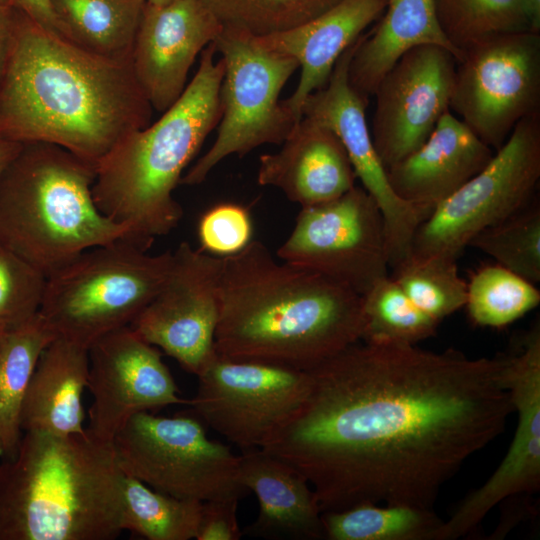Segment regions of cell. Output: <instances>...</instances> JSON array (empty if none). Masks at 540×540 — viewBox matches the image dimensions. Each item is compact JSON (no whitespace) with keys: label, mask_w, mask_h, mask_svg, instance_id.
Here are the masks:
<instances>
[{"label":"cell","mask_w":540,"mask_h":540,"mask_svg":"<svg viewBox=\"0 0 540 540\" xmlns=\"http://www.w3.org/2000/svg\"><path fill=\"white\" fill-rule=\"evenodd\" d=\"M57 336L38 313L20 327L5 333L0 342V452L15 457L23 431V400L43 350Z\"/></svg>","instance_id":"4316f807"},{"label":"cell","mask_w":540,"mask_h":540,"mask_svg":"<svg viewBox=\"0 0 540 540\" xmlns=\"http://www.w3.org/2000/svg\"><path fill=\"white\" fill-rule=\"evenodd\" d=\"M450 109L497 151L518 122L540 112V33L499 34L465 48Z\"/></svg>","instance_id":"8fae6325"},{"label":"cell","mask_w":540,"mask_h":540,"mask_svg":"<svg viewBox=\"0 0 540 540\" xmlns=\"http://www.w3.org/2000/svg\"><path fill=\"white\" fill-rule=\"evenodd\" d=\"M505 356L359 341L308 370L307 394L262 450L294 467L321 511L433 507L514 412Z\"/></svg>","instance_id":"6da1fadb"},{"label":"cell","mask_w":540,"mask_h":540,"mask_svg":"<svg viewBox=\"0 0 540 540\" xmlns=\"http://www.w3.org/2000/svg\"><path fill=\"white\" fill-rule=\"evenodd\" d=\"M23 143L0 137V177L10 162L16 157Z\"/></svg>","instance_id":"60d3db41"},{"label":"cell","mask_w":540,"mask_h":540,"mask_svg":"<svg viewBox=\"0 0 540 540\" xmlns=\"http://www.w3.org/2000/svg\"><path fill=\"white\" fill-rule=\"evenodd\" d=\"M3 335H4V334H1V333H0V342H1V340H2Z\"/></svg>","instance_id":"ee69618b"},{"label":"cell","mask_w":540,"mask_h":540,"mask_svg":"<svg viewBox=\"0 0 540 540\" xmlns=\"http://www.w3.org/2000/svg\"><path fill=\"white\" fill-rule=\"evenodd\" d=\"M362 333V296L347 286L276 261L257 240L222 257L218 355L308 371Z\"/></svg>","instance_id":"3957f363"},{"label":"cell","mask_w":540,"mask_h":540,"mask_svg":"<svg viewBox=\"0 0 540 540\" xmlns=\"http://www.w3.org/2000/svg\"><path fill=\"white\" fill-rule=\"evenodd\" d=\"M69 41L102 57L132 60L145 0H50Z\"/></svg>","instance_id":"484cf974"},{"label":"cell","mask_w":540,"mask_h":540,"mask_svg":"<svg viewBox=\"0 0 540 540\" xmlns=\"http://www.w3.org/2000/svg\"><path fill=\"white\" fill-rule=\"evenodd\" d=\"M277 256L361 296L388 276L390 267L381 211L371 195L356 185L334 200L302 208Z\"/></svg>","instance_id":"4fadbf2b"},{"label":"cell","mask_w":540,"mask_h":540,"mask_svg":"<svg viewBox=\"0 0 540 540\" xmlns=\"http://www.w3.org/2000/svg\"><path fill=\"white\" fill-rule=\"evenodd\" d=\"M493 155V149L449 110L420 147L386 169L387 177L399 198L431 213Z\"/></svg>","instance_id":"ffe728a7"},{"label":"cell","mask_w":540,"mask_h":540,"mask_svg":"<svg viewBox=\"0 0 540 540\" xmlns=\"http://www.w3.org/2000/svg\"><path fill=\"white\" fill-rule=\"evenodd\" d=\"M363 333L368 343L416 345L440 325L422 312L391 276L379 279L362 295Z\"/></svg>","instance_id":"f546056e"},{"label":"cell","mask_w":540,"mask_h":540,"mask_svg":"<svg viewBox=\"0 0 540 540\" xmlns=\"http://www.w3.org/2000/svg\"><path fill=\"white\" fill-rule=\"evenodd\" d=\"M0 3L25 14L51 34L69 41L53 11L50 0H0Z\"/></svg>","instance_id":"f35d334b"},{"label":"cell","mask_w":540,"mask_h":540,"mask_svg":"<svg viewBox=\"0 0 540 540\" xmlns=\"http://www.w3.org/2000/svg\"><path fill=\"white\" fill-rule=\"evenodd\" d=\"M121 238L89 248L47 277L39 310L57 337L89 347L130 324L153 299L172 252L152 255Z\"/></svg>","instance_id":"52a82bcc"},{"label":"cell","mask_w":540,"mask_h":540,"mask_svg":"<svg viewBox=\"0 0 540 540\" xmlns=\"http://www.w3.org/2000/svg\"><path fill=\"white\" fill-rule=\"evenodd\" d=\"M531 31L540 33V0H525Z\"/></svg>","instance_id":"b9f144b4"},{"label":"cell","mask_w":540,"mask_h":540,"mask_svg":"<svg viewBox=\"0 0 540 540\" xmlns=\"http://www.w3.org/2000/svg\"><path fill=\"white\" fill-rule=\"evenodd\" d=\"M123 480L112 442L87 429L24 432L0 463V540L115 539Z\"/></svg>","instance_id":"277c9868"},{"label":"cell","mask_w":540,"mask_h":540,"mask_svg":"<svg viewBox=\"0 0 540 540\" xmlns=\"http://www.w3.org/2000/svg\"><path fill=\"white\" fill-rule=\"evenodd\" d=\"M356 175L337 135L302 117L276 153L261 155L257 181L280 189L302 208L334 200L355 186Z\"/></svg>","instance_id":"44dd1931"},{"label":"cell","mask_w":540,"mask_h":540,"mask_svg":"<svg viewBox=\"0 0 540 540\" xmlns=\"http://www.w3.org/2000/svg\"><path fill=\"white\" fill-rule=\"evenodd\" d=\"M535 284L499 265H485L467 282L465 306L471 321L482 327H504L536 308Z\"/></svg>","instance_id":"4dcf8cb0"},{"label":"cell","mask_w":540,"mask_h":540,"mask_svg":"<svg viewBox=\"0 0 540 540\" xmlns=\"http://www.w3.org/2000/svg\"><path fill=\"white\" fill-rule=\"evenodd\" d=\"M145 1H146V3L154 5V6H163V5L170 4V3L174 2V1H177V0H145Z\"/></svg>","instance_id":"7bdbcfd3"},{"label":"cell","mask_w":540,"mask_h":540,"mask_svg":"<svg viewBox=\"0 0 540 540\" xmlns=\"http://www.w3.org/2000/svg\"><path fill=\"white\" fill-rule=\"evenodd\" d=\"M15 10L0 3V75L7 62L14 30Z\"/></svg>","instance_id":"ab89813d"},{"label":"cell","mask_w":540,"mask_h":540,"mask_svg":"<svg viewBox=\"0 0 540 540\" xmlns=\"http://www.w3.org/2000/svg\"><path fill=\"white\" fill-rule=\"evenodd\" d=\"M384 11L377 26L360 36L348 67L350 85L367 100L398 59L415 47L441 46L457 62L461 59L441 28L436 0H386Z\"/></svg>","instance_id":"d4e9b609"},{"label":"cell","mask_w":540,"mask_h":540,"mask_svg":"<svg viewBox=\"0 0 540 540\" xmlns=\"http://www.w3.org/2000/svg\"><path fill=\"white\" fill-rule=\"evenodd\" d=\"M436 6L444 34L461 54L484 38L532 32L525 0H436Z\"/></svg>","instance_id":"d6a6232c"},{"label":"cell","mask_w":540,"mask_h":540,"mask_svg":"<svg viewBox=\"0 0 540 540\" xmlns=\"http://www.w3.org/2000/svg\"><path fill=\"white\" fill-rule=\"evenodd\" d=\"M540 179V112L512 130L491 160L418 227L410 256L457 260L472 238L525 206Z\"/></svg>","instance_id":"30bf717a"},{"label":"cell","mask_w":540,"mask_h":540,"mask_svg":"<svg viewBox=\"0 0 540 540\" xmlns=\"http://www.w3.org/2000/svg\"><path fill=\"white\" fill-rule=\"evenodd\" d=\"M89 375L88 348L56 337L41 353L20 416L24 432L83 433L82 393Z\"/></svg>","instance_id":"cb8c5ba5"},{"label":"cell","mask_w":540,"mask_h":540,"mask_svg":"<svg viewBox=\"0 0 540 540\" xmlns=\"http://www.w3.org/2000/svg\"><path fill=\"white\" fill-rule=\"evenodd\" d=\"M251 236L250 215L238 204L216 205L203 214L198 224L202 250L218 257L240 252L251 242Z\"/></svg>","instance_id":"8d00e7d4"},{"label":"cell","mask_w":540,"mask_h":540,"mask_svg":"<svg viewBox=\"0 0 540 540\" xmlns=\"http://www.w3.org/2000/svg\"><path fill=\"white\" fill-rule=\"evenodd\" d=\"M359 38L337 60L326 85L306 98L301 112L302 117L331 129L342 142L356 178L381 211L389 265L393 268L410 257L414 235L430 212L395 194L375 150L365 114L368 100L348 80L349 63Z\"/></svg>","instance_id":"9a60e30c"},{"label":"cell","mask_w":540,"mask_h":540,"mask_svg":"<svg viewBox=\"0 0 540 540\" xmlns=\"http://www.w3.org/2000/svg\"><path fill=\"white\" fill-rule=\"evenodd\" d=\"M202 503L162 493L124 475L121 528L148 540L195 539Z\"/></svg>","instance_id":"f1b7e54d"},{"label":"cell","mask_w":540,"mask_h":540,"mask_svg":"<svg viewBox=\"0 0 540 540\" xmlns=\"http://www.w3.org/2000/svg\"><path fill=\"white\" fill-rule=\"evenodd\" d=\"M392 269V279L407 297L437 322L465 306L467 281L459 275L456 260L410 256Z\"/></svg>","instance_id":"836d02e7"},{"label":"cell","mask_w":540,"mask_h":540,"mask_svg":"<svg viewBox=\"0 0 540 540\" xmlns=\"http://www.w3.org/2000/svg\"><path fill=\"white\" fill-rule=\"evenodd\" d=\"M0 457H1V452H0Z\"/></svg>","instance_id":"f6af8a7d"},{"label":"cell","mask_w":540,"mask_h":540,"mask_svg":"<svg viewBox=\"0 0 540 540\" xmlns=\"http://www.w3.org/2000/svg\"><path fill=\"white\" fill-rule=\"evenodd\" d=\"M112 445L124 475L162 493L200 502L249 493L240 480L239 455L209 438L195 415L140 412Z\"/></svg>","instance_id":"ba28073f"},{"label":"cell","mask_w":540,"mask_h":540,"mask_svg":"<svg viewBox=\"0 0 540 540\" xmlns=\"http://www.w3.org/2000/svg\"><path fill=\"white\" fill-rule=\"evenodd\" d=\"M240 480L258 500V515L243 534L266 539L324 538L317 496L294 467L262 449L242 451Z\"/></svg>","instance_id":"603a6c76"},{"label":"cell","mask_w":540,"mask_h":540,"mask_svg":"<svg viewBox=\"0 0 540 540\" xmlns=\"http://www.w3.org/2000/svg\"><path fill=\"white\" fill-rule=\"evenodd\" d=\"M222 31L263 37L303 24L341 0H199Z\"/></svg>","instance_id":"1f68e13d"},{"label":"cell","mask_w":540,"mask_h":540,"mask_svg":"<svg viewBox=\"0 0 540 540\" xmlns=\"http://www.w3.org/2000/svg\"><path fill=\"white\" fill-rule=\"evenodd\" d=\"M96 166L54 144L23 143L0 177V247L46 278L83 251L121 239L97 208Z\"/></svg>","instance_id":"8992f818"},{"label":"cell","mask_w":540,"mask_h":540,"mask_svg":"<svg viewBox=\"0 0 540 540\" xmlns=\"http://www.w3.org/2000/svg\"><path fill=\"white\" fill-rule=\"evenodd\" d=\"M214 42L179 99L153 124L136 130L96 165L92 196L99 211L128 228L123 239L148 250L179 224L183 210L173 191L221 118L222 58Z\"/></svg>","instance_id":"5b68a950"},{"label":"cell","mask_w":540,"mask_h":540,"mask_svg":"<svg viewBox=\"0 0 540 540\" xmlns=\"http://www.w3.org/2000/svg\"><path fill=\"white\" fill-rule=\"evenodd\" d=\"M221 32L199 0H177L163 6L145 1L132 66L153 109L163 113L179 99L197 55Z\"/></svg>","instance_id":"d6986e66"},{"label":"cell","mask_w":540,"mask_h":540,"mask_svg":"<svg viewBox=\"0 0 540 540\" xmlns=\"http://www.w3.org/2000/svg\"><path fill=\"white\" fill-rule=\"evenodd\" d=\"M443 523L431 508L364 503L322 513L329 540H435Z\"/></svg>","instance_id":"83f0119b"},{"label":"cell","mask_w":540,"mask_h":540,"mask_svg":"<svg viewBox=\"0 0 540 540\" xmlns=\"http://www.w3.org/2000/svg\"><path fill=\"white\" fill-rule=\"evenodd\" d=\"M197 378L193 414L242 451L264 449L309 387L308 371L217 353Z\"/></svg>","instance_id":"7c38bea8"},{"label":"cell","mask_w":540,"mask_h":540,"mask_svg":"<svg viewBox=\"0 0 540 540\" xmlns=\"http://www.w3.org/2000/svg\"><path fill=\"white\" fill-rule=\"evenodd\" d=\"M224 62L217 136L180 184L202 183L230 155L243 156L263 144H280L299 122L279 100L299 68L289 56L270 51L253 37L222 31L214 41Z\"/></svg>","instance_id":"9c48e42d"},{"label":"cell","mask_w":540,"mask_h":540,"mask_svg":"<svg viewBox=\"0 0 540 540\" xmlns=\"http://www.w3.org/2000/svg\"><path fill=\"white\" fill-rule=\"evenodd\" d=\"M222 257L182 242L167 276L130 327L195 376L216 355Z\"/></svg>","instance_id":"5bb4252c"},{"label":"cell","mask_w":540,"mask_h":540,"mask_svg":"<svg viewBox=\"0 0 540 540\" xmlns=\"http://www.w3.org/2000/svg\"><path fill=\"white\" fill-rule=\"evenodd\" d=\"M456 63L446 48L421 45L379 81L370 133L386 169L420 147L450 110Z\"/></svg>","instance_id":"e0dca14e"},{"label":"cell","mask_w":540,"mask_h":540,"mask_svg":"<svg viewBox=\"0 0 540 540\" xmlns=\"http://www.w3.org/2000/svg\"><path fill=\"white\" fill-rule=\"evenodd\" d=\"M385 6L386 0H341L294 28L253 37L262 47L298 62L297 87L283 100L297 121L302 118L306 98L326 85L337 60L382 15Z\"/></svg>","instance_id":"7402d4cb"},{"label":"cell","mask_w":540,"mask_h":540,"mask_svg":"<svg viewBox=\"0 0 540 540\" xmlns=\"http://www.w3.org/2000/svg\"><path fill=\"white\" fill-rule=\"evenodd\" d=\"M520 349L505 355L504 374L517 427L495 472L443 521L435 540H455L471 532L502 501L540 489V327L534 325Z\"/></svg>","instance_id":"2e32d148"},{"label":"cell","mask_w":540,"mask_h":540,"mask_svg":"<svg viewBox=\"0 0 540 540\" xmlns=\"http://www.w3.org/2000/svg\"><path fill=\"white\" fill-rule=\"evenodd\" d=\"M526 280L540 281V203L536 195L521 209L476 234L469 245Z\"/></svg>","instance_id":"e575fe53"},{"label":"cell","mask_w":540,"mask_h":540,"mask_svg":"<svg viewBox=\"0 0 540 540\" xmlns=\"http://www.w3.org/2000/svg\"><path fill=\"white\" fill-rule=\"evenodd\" d=\"M87 388L93 398L86 428L112 442L125 424L140 412L189 404L179 390L161 353L125 326L96 340L88 349Z\"/></svg>","instance_id":"ac0fdd59"},{"label":"cell","mask_w":540,"mask_h":540,"mask_svg":"<svg viewBox=\"0 0 540 540\" xmlns=\"http://www.w3.org/2000/svg\"><path fill=\"white\" fill-rule=\"evenodd\" d=\"M240 499L224 498L202 503L196 540H239L243 536L237 507Z\"/></svg>","instance_id":"74e56055"},{"label":"cell","mask_w":540,"mask_h":540,"mask_svg":"<svg viewBox=\"0 0 540 540\" xmlns=\"http://www.w3.org/2000/svg\"><path fill=\"white\" fill-rule=\"evenodd\" d=\"M152 110L132 60L94 54L15 10L0 75V137L54 144L96 166L149 125Z\"/></svg>","instance_id":"7a4b0ae2"},{"label":"cell","mask_w":540,"mask_h":540,"mask_svg":"<svg viewBox=\"0 0 540 540\" xmlns=\"http://www.w3.org/2000/svg\"><path fill=\"white\" fill-rule=\"evenodd\" d=\"M46 276L8 249L0 247V333L5 334L39 313Z\"/></svg>","instance_id":"d590c367"}]
</instances>
